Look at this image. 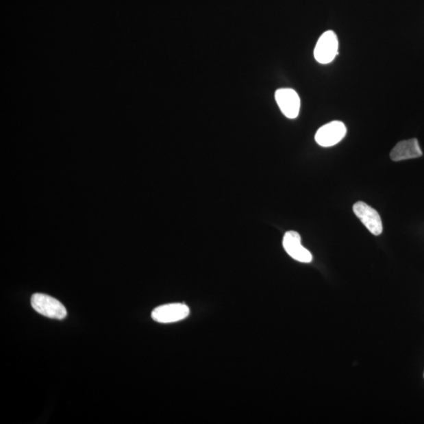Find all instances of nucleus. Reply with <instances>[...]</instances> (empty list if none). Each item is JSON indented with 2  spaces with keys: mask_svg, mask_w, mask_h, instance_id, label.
<instances>
[{
  "mask_svg": "<svg viewBox=\"0 0 424 424\" xmlns=\"http://www.w3.org/2000/svg\"><path fill=\"white\" fill-rule=\"evenodd\" d=\"M347 127L341 121L326 123L316 132L315 140L322 147H331L339 143L346 136Z\"/></svg>",
  "mask_w": 424,
  "mask_h": 424,
  "instance_id": "3",
  "label": "nucleus"
},
{
  "mask_svg": "<svg viewBox=\"0 0 424 424\" xmlns=\"http://www.w3.org/2000/svg\"><path fill=\"white\" fill-rule=\"evenodd\" d=\"M353 211L361 222L366 225L369 232L373 235L379 236L383 232L382 220L379 213L367 203L358 201L354 203Z\"/></svg>",
  "mask_w": 424,
  "mask_h": 424,
  "instance_id": "5",
  "label": "nucleus"
},
{
  "mask_svg": "<svg viewBox=\"0 0 424 424\" xmlns=\"http://www.w3.org/2000/svg\"><path fill=\"white\" fill-rule=\"evenodd\" d=\"M189 314L190 308L186 305L171 303L155 308L152 312V319L159 323L169 324L184 320Z\"/></svg>",
  "mask_w": 424,
  "mask_h": 424,
  "instance_id": "4",
  "label": "nucleus"
},
{
  "mask_svg": "<svg viewBox=\"0 0 424 424\" xmlns=\"http://www.w3.org/2000/svg\"><path fill=\"white\" fill-rule=\"evenodd\" d=\"M422 155L417 139L412 138L397 144L390 153V158L393 161H401L421 158Z\"/></svg>",
  "mask_w": 424,
  "mask_h": 424,
  "instance_id": "8",
  "label": "nucleus"
},
{
  "mask_svg": "<svg viewBox=\"0 0 424 424\" xmlns=\"http://www.w3.org/2000/svg\"><path fill=\"white\" fill-rule=\"evenodd\" d=\"M339 41L334 31H327L316 42L314 51L316 61L321 64H329L334 60L338 53Z\"/></svg>",
  "mask_w": 424,
  "mask_h": 424,
  "instance_id": "2",
  "label": "nucleus"
},
{
  "mask_svg": "<svg viewBox=\"0 0 424 424\" xmlns=\"http://www.w3.org/2000/svg\"><path fill=\"white\" fill-rule=\"evenodd\" d=\"M283 247L293 260L309 264L313 260L310 252L301 243V237L296 232H288L284 236Z\"/></svg>",
  "mask_w": 424,
  "mask_h": 424,
  "instance_id": "7",
  "label": "nucleus"
},
{
  "mask_svg": "<svg viewBox=\"0 0 424 424\" xmlns=\"http://www.w3.org/2000/svg\"><path fill=\"white\" fill-rule=\"evenodd\" d=\"M275 99L282 114L289 119H295L299 116L301 101L296 90L291 88L278 89L275 92Z\"/></svg>",
  "mask_w": 424,
  "mask_h": 424,
  "instance_id": "6",
  "label": "nucleus"
},
{
  "mask_svg": "<svg viewBox=\"0 0 424 424\" xmlns=\"http://www.w3.org/2000/svg\"><path fill=\"white\" fill-rule=\"evenodd\" d=\"M31 305L37 313L49 319L62 320L67 316V310L64 305L48 295L41 293L32 295Z\"/></svg>",
  "mask_w": 424,
  "mask_h": 424,
  "instance_id": "1",
  "label": "nucleus"
}]
</instances>
